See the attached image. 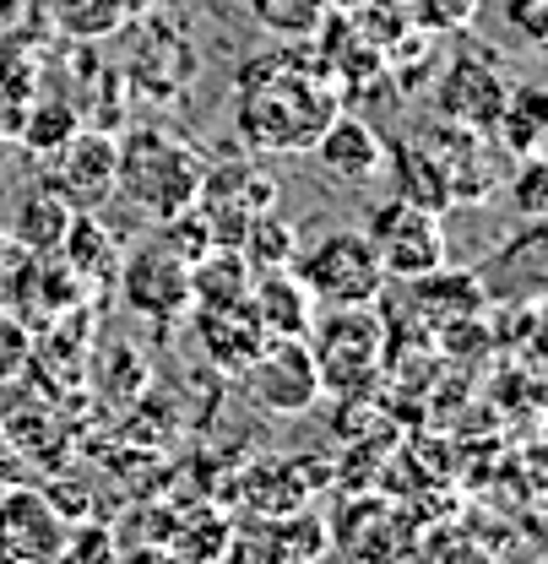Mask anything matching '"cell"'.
I'll use <instances>...</instances> for the list:
<instances>
[{"mask_svg":"<svg viewBox=\"0 0 548 564\" xmlns=\"http://www.w3.org/2000/svg\"><path fill=\"white\" fill-rule=\"evenodd\" d=\"M343 93L332 66L304 61L299 50H267L239 70V141L250 152H310L337 120Z\"/></svg>","mask_w":548,"mask_h":564,"instance_id":"1","label":"cell"},{"mask_svg":"<svg viewBox=\"0 0 548 564\" xmlns=\"http://www.w3.org/2000/svg\"><path fill=\"white\" fill-rule=\"evenodd\" d=\"M120 147V163H115V191L141 207L147 217H174L202 196L206 163L191 141H180L174 131H158V126H131Z\"/></svg>","mask_w":548,"mask_h":564,"instance_id":"2","label":"cell"},{"mask_svg":"<svg viewBox=\"0 0 548 564\" xmlns=\"http://www.w3.org/2000/svg\"><path fill=\"white\" fill-rule=\"evenodd\" d=\"M304 348L315 358L321 391L332 397H369L375 380L386 375L391 337L386 321L375 315V304H343V310H315Z\"/></svg>","mask_w":548,"mask_h":564,"instance_id":"3","label":"cell"},{"mask_svg":"<svg viewBox=\"0 0 548 564\" xmlns=\"http://www.w3.org/2000/svg\"><path fill=\"white\" fill-rule=\"evenodd\" d=\"M299 282L310 288L315 310H343V304H380L386 272L375 261V245L364 239V228H332L321 234L310 250H299L293 261Z\"/></svg>","mask_w":548,"mask_h":564,"instance_id":"4","label":"cell"},{"mask_svg":"<svg viewBox=\"0 0 548 564\" xmlns=\"http://www.w3.org/2000/svg\"><path fill=\"white\" fill-rule=\"evenodd\" d=\"M364 239L375 245V261L380 272L397 282H418L429 272L445 267V228H440V212H423L391 196L380 207H369L364 217Z\"/></svg>","mask_w":548,"mask_h":564,"instance_id":"5","label":"cell"},{"mask_svg":"<svg viewBox=\"0 0 548 564\" xmlns=\"http://www.w3.org/2000/svg\"><path fill=\"white\" fill-rule=\"evenodd\" d=\"M505 98H511V70L483 44H462L429 87L434 115L445 126H468V131H488V120L505 109Z\"/></svg>","mask_w":548,"mask_h":564,"instance_id":"6","label":"cell"},{"mask_svg":"<svg viewBox=\"0 0 548 564\" xmlns=\"http://www.w3.org/2000/svg\"><path fill=\"white\" fill-rule=\"evenodd\" d=\"M239 386H245V397H250L261 413H272V419H304V413L326 397L304 337H267L261 352L245 364Z\"/></svg>","mask_w":548,"mask_h":564,"instance_id":"7","label":"cell"},{"mask_svg":"<svg viewBox=\"0 0 548 564\" xmlns=\"http://www.w3.org/2000/svg\"><path fill=\"white\" fill-rule=\"evenodd\" d=\"M115 272H120L126 304L137 315H147L152 326H174L180 315H191V261L163 234H152L137 250H126Z\"/></svg>","mask_w":548,"mask_h":564,"instance_id":"8","label":"cell"},{"mask_svg":"<svg viewBox=\"0 0 548 564\" xmlns=\"http://www.w3.org/2000/svg\"><path fill=\"white\" fill-rule=\"evenodd\" d=\"M115 163H120V147H115V131H71L55 152H44V174L39 185L50 196H61L71 212H98L109 196H115Z\"/></svg>","mask_w":548,"mask_h":564,"instance_id":"9","label":"cell"},{"mask_svg":"<svg viewBox=\"0 0 548 564\" xmlns=\"http://www.w3.org/2000/svg\"><path fill=\"white\" fill-rule=\"evenodd\" d=\"M445 163V180H451V202H488L494 191H505V169L511 158L488 141V131H468V126H445L440 120V137L429 141Z\"/></svg>","mask_w":548,"mask_h":564,"instance_id":"10","label":"cell"},{"mask_svg":"<svg viewBox=\"0 0 548 564\" xmlns=\"http://www.w3.org/2000/svg\"><path fill=\"white\" fill-rule=\"evenodd\" d=\"M0 543L22 564H55L66 549V516L50 494L11 489L0 499Z\"/></svg>","mask_w":548,"mask_h":564,"instance_id":"11","label":"cell"},{"mask_svg":"<svg viewBox=\"0 0 548 564\" xmlns=\"http://www.w3.org/2000/svg\"><path fill=\"white\" fill-rule=\"evenodd\" d=\"M196 66H202V61H196L191 39H185L174 22H158L152 39L131 55V82H137L131 93H137V98H152V104H174V98L191 87Z\"/></svg>","mask_w":548,"mask_h":564,"instance_id":"12","label":"cell"},{"mask_svg":"<svg viewBox=\"0 0 548 564\" xmlns=\"http://www.w3.org/2000/svg\"><path fill=\"white\" fill-rule=\"evenodd\" d=\"M191 315H196V337H202V352L212 358V369L228 375V380H239L245 364L267 343V332H261V321H256V310H250V293H245L239 304L191 310Z\"/></svg>","mask_w":548,"mask_h":564,"instance_id":"13","label":"cell"},{"mask_svg":"<svg viewBox=\"0 0 548 564\" xmlns=\"http://www.w3.org/2000/svg\"><path fill=\"white\" fill-rule=\"evenodd\" d=\"M310 152L321 158V169L337 185H364V180H375L386 169V137L364 115H347V109H337V120L321 131V141Z\"/></svg>","mask_w":548,"mask_h":564,"instance_id":"14","label":"cell"},{"mask_svg":"<svg viewBox=\"0 0 548 564\" xmlns=\"http://www.w3.org/2000/svg\"><path fill=\"white\" fill-rule=\"evenodd\" d=\"M250 310H256L267 337H304L310 321H315V299H310V288L299 282L293 267L256 272L250 278Z\"/></svg>","mask_w":548,"mask_h":564,"instance_id":"15","label":"cell"},{"mask_svg":"<svg viewBox=\"0 0 548 564\" xmlns=\"http://www.w3.org/2000/svg\"><path fill=\"white\" fill-rule=\"evenodd\" d=\"M544 131H548L544 87H533V82H511L505 109L488 120V141L516 163V158H538V152H544Z\"/></svg>","mask_w":548,"mask_h":564,"instance_id":"16","label":"cell"},{"mask_svg":"<svg viewBox=\"0 0 548 564\" xmlns=\"http://www.w3.org/2000/svg\"><path fill=\"white\" fill-rule=\"evenodd\" d=\"M386 158H391V185H397L402 202H412V207H423V212L456 207L451 202L445 163H440V152L429 141H397V147H386Z\"/></svg>","mask_w":548,"mask_h":564,"instance_id":"17","label":"cell"},{"mask_svg":"<svg viewBox=\"0 0 548 564\" xmlns=\"http://www.w3.org/2000/svg\"><path fill=\"white\" fill-rule=\"evenodd\" d=\"M66 261V272L87 288H104L115 282V267H120V245H115V228H104L93 212H71L66 223V239L55 250Z\"/></svg>","mask_w":548,"mask_h":564,"instance_id":"18","label":"cell"},{"mask_svg":"<svg viewBox=\"0 0 548 564\" xmlns=\"http://www.w3.org/2000/svg\"><path fill=\"white\" fill-rule=\"evenodd\" d=\"M304 467L299 462H288V456H261L250 473H245V505H250V516H293V510H304V499H310V478H299Z\"/></svg>","mask_w":548,"mask_h":564,"instance_id":"19","label":"cell"},{"mask_svg":"<svg viewBox=\"0 0 548 564\" xmlns=\"http://www.w3.org/2000/svg\"><path fill=\"white\" fill-rule=\"evenodd\" d=\"M66 223H71V207L61 196H50L44 185H33L22 202H17V217L6 228L11 245H22L28 256H55L61 239H66Z\"/></svg>","mask_w":548,"mask_h":564,"instance_id":"20","label":"cell"},{"mask_svg":"<svg viewBox=\"0 0 548 564\" xmlns=\"http://www.w3.org/2000/svg\"><path fill=\"white\" fill-rule=\"evenodd\" d=\"M256 267L239 250H206L191 261V310H217V304H239L250 293Z\"/></svg>","mask_w":548,"mask_h":564,"instance_id":"21","label":"cell"},{"mask_svg":"<svg viewBox=\"0 0 548 564\" xmlns=\"http://www.w3.org/2000/svg\"><path fill=\"white\" fill-rule=\"evenodd\" d=\"M239 256L256 267V272H272V267H293L299 261V223L288 212L261 207L250 217L245 239H239Z\"/></svg>","mask_w":548,"mask_h":564,"instance_id":"22","label":"cell"},{"mask_svg":"<svg viewBox=\"0 0 548 564\" xmlns=\"http://www.w3.org/2000/svg\"><path fill=\"white\" fill-rule=\"evenodd\" d=\"M228 543H234V527H228L217 510H202V516H191L185 527H174L169 554L180 564H217L228 554Z\"/></svg>","mask_w":548,"mask_h":564,"instance_id":"23","label":"cell"},{"mask_svg":"<svg viewBox=\"0 0 548 564\" xmlns=\"http://www.w3.org/2000/svg\"><path fill=\"white\" fill-rule=\"evenodd\" d=\"M250 17L272 33V39H315L326 22V0H250Z\"/></svg>","mask_w":548,"mask_h":564,"instance_id":"24","label":"cell"},{"mask_svg":"<svg viewBox=\"0 0 548 564\" xmlns=\"http://www.w3.org/2000/svg\"><path fill=\"white\" fill-rule=\"evenodd\" d=\"M82 126V115H76V104H61V98H28V109H22V141H28V152H55L61 141L71 137Z\"/></svg>","mask_w":548,"mask_h":564,"instance_id":"25","label":"cell"},{"mask_svg":"<svg viewBox=\"0 0 548 564\" xmlns=\"http://www.w3.org/2000/svg\"><path fill=\"white\" fill-rule=\"evenodd\" d=\"M50 11L71 39H109L131 17L126 0H50Z\"/></svg>","mask_w":548,"mask_h":564,"instance_id":"26","label":"cell"},{"mask_svg":"<svg viewBox=\"0 0 548 564\" xmlns=\"http://www.w3.org/2000/svg\"><path fill=\"white\" fill-rule=\"evenodd\" d=\"M505 185H511V207L522 212L527 223H538L548 212V163L544 152L538 158H516V174H505Z\"/></svg>","mask_w":548,"mask_h":564,"instance_id":"27","label":"cell"},{"mask_svg":"<svg viewBox=\"0 0 548 564\" xmlns=\"http://www.w3.org/2000/svg\"><path fill=\"white\" fill-rule=\"evenodd\" d=\"M397 11H408L423 33H462L479 11V0H397Z\"/></svg>","mask_w":548,"mask_h":564,"instance_id":"28","label":"cell"},{"mask_svg":"<svg viewBox=\"0 0 548 564\" xmlns=\"http://www.w3.org/2000/svg\"><path fill=\"white\" fill-rule=\"evenodd\" d=\"M505 22L527 39V44H548V0H505Z\"/></svg>","mask_w":548,"mask_h":564,"instance_id":"29","label":"cell"},{"mask_svg":"<svg viewBox=\"0 0 548 564\" xmlns=\"http://www.w3.org/2000/svg\"><path fill=\"white\" fill-rule=\"evenodd\" d=\"M423 564H494V554L479 549L473 538H440V543L423 554Z\"/></svg>","mask_w":548,"mask_h":564,"instance_id":"30","label":"cell"},{"mask_svg":"<svg viewBox=\"0 0 548 564\" xmlns=\"http://www.w3.org/2000/svg\"><path fill=\"white\" fill-rule=\"evenodd\" d=\"M28 352H33L28 348V332H22L17 321H6V315H0V380H11V375L28 364Z\"/></svg>","mask_w":548,"mask_h":564,"instance_id":"31","label":"cell"},{"mask_svg":"<svg viewBox=\"0 0 548 564\" xmlns=\"http://www.w3.org/2000/svg\"><path fill=\"white\" fill-rule=\"evenodd\" d=\"M180 0H126V11H141V17H158V11H174Z\"/></svg>","mask_w":548,"mask_h":564,"instance_id":"32","label":"cell"},{"mask_svg":"<svg viewBox=\"0 0 548 564\" xmlns=\"http://www.w3.org/2000/svg\"><path fill=\"white\" fill-rule=\"evenodd\" d=\"M131 564H180V560H174V554H137Z\"/></svg>","mask_w":548,"mask_h":564,"instance_id":"33","label":"cell"},{"mask_svg":"<svg viewBox=\"0 0 548 564\" xmlns=\"http://www.w3.org/2000/svg\"><path fill=\"white\" fill-rule=\"evenodd\" d=\"M6 256H11V239H6V228H0V267H6Z\"/></svg>","mask_w":548,"mask_h":564,"instance_id":"34","label":"cell"},{"mask_svg":"<svg viewBox=\"0 0 548 564\" xmlns=\"http://www.w3.org/2000/svg\"><path fill=\"white\" fill-rule=\"evenodd\" d=\"M0 564H22V560H17V554H11V549H6V543H0Z\"/></svg>","mask_w":548,"mask_h":564,"instance_id":"35","label":"cell"}]
</instances>
